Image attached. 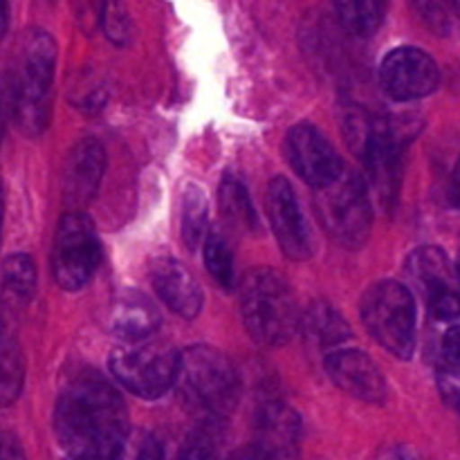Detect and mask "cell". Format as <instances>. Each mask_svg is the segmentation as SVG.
Wrapping results in <instances>:
<instances>
[{"label": "cell", "instance_id": "6da1fadb", "mask_svg": "<svg viewBox=\"0 0 460 460\" xmlns=\"http://www.w3.org/2000/svg\"><path fill=\"white\" fill-rule=\"evenodd\" d=\"M54 434L67 458L121 452L128 440L124 400L111 382L94 373H81L58 394Z\"/></svg>", "mask_w": 460, "mask_h": 460}, {"label": "cell", "instance_id": "7a4b0ae2", "mask_svg": "<svg viewBox=\"0 0 460 460\" xmlns=\"http://www.w3.org/2000/svg\"><path fill=\"white\" fill-rule=\"evenodd\" d=\"M422 130V119L413 112L400 115H368L367 135L358 155L367 169L368 198L377 202L382 211H391L398 202L402 187L404 151Z\"/></svg>", "mask_w": 460, "mask_h": 460}, {"label": "cell", "instance_id": "3957f363", "mask_svg": "<svg viewBox=\"0 0 460 460\" xmlns=\"http://www.w3.org/2000/svg\"><path fill=\"white\" fill-rule=\"evenodd\" d=\"M173 389L202 420L223 422L241 398V377L227 355L214 346L196 344L180 353Z\"/></svg>", "mask_w": 460, "mask_h": 460}, {"label": "cell", "instance_id": "277c9868", "mask_svg": "<svg viewBox=\"0 0 460 460\" xmlns=\"http://www.w3.org/2000/svg\"><path fill=\"white\" fill-rule=\"evenodd\" d=\"M57 43L52 34L34 30L22 45L21 66L12 85V119L25 137H40L49 126Z\"/></svg>", "mask_w": 460, "mask_h": 460}, {"label": "cell", "instance_id": "5b68a950", "mask_svg": "<svg viewBox=\"0 0 460 460\" xmlns=\"http://www.w3.org/2000/svg\"><path fill=\"white\" fill-rule=\"evenodd\" d=\"M243 323L252 340L268 349L286 346L299 331V305L286 279L272 270L247 274L241 292Z\"/></svg>", "mask_w": 460, "mask_h": 460}, {"label": "cell", "instance_id": "8992f818", "mask_svg": "<svg viewBox=\"0 0 460 460\" xmlns=\"http://www.w3.org/2000/svg\"><path fill=\"white\" fill-rule=\"evenodd\" d=\"M314 209L328 236L349 250H358L368 241L373 225V207L364 178L341 166L337 178L314 189Z\"/></svg>", "mask_w": 460, "mask_h": 460}, {"label": "cell", "instance_id": "52a82bcc", "mask_svg": "<svg viewBox=\"0 0 460 460\" xmlns=\"http://www.w3.org/2000/svg\"><path fill=\"white\" fill-rule=\"evenodd\" d=\"M362 322L373 340L398 359H411L418 340V310L411 290L398 281H380L362 296Z\"/></svg>", "mask_w": 460, "mask_h": 460}, {"label": "cell", "instance_id": "ba28073f", "mask_svg": "<svg viewBox=\"0 0 460 460\" xmlns=\"http://www.w3.org/2000/svg\"><path fill=\"white\" fill-rule=\"evenodd\" d=\"M180 353L157 340L119 344L111 353L108 367L115 380L137 398L155 400L169 394L178 376Z\"/></svg>", "mask_w": 460, "mask_h": 460}, {"label": "cell", "instance_id": "9c48e42d", "mask_svg": "<svg viewBox=\"0 0 460 460\" xmlns=\"http://www.w3.org/2000/svg\"><path fill=\"white\" fill-rule=\"evenodd\" d=\"M102 263V241L93 220L84 211H67L54 236L52 274L58 288L81 290Z\"/></svg>", "mask_w": 460, "mask_h": 460}, {"label": "cell", "instance_id": "30bf717a", "mask_svg": "<svg viewBox=\"0 0 460 460\" xmlns=\"http://www.w3.org/2000/svg\"><path fill=\"white\" fill-rule=\"evenodd\" d=\"M380 81L394 102H416L429 97L438 88L440 70L425 49L404 45L386 54L380 67Z\"/></svg>", "mask_w": 460, "mask_h": 460}, {"label": "cell", "instance_id": "8fae6325", "mask_svg": "<svg viewBox=\"0 0 460 460\" xmlns=\"http://www.w3.org/2000/svg\"><path fill=\"white\" fill-rule=\"evenodd\" d=\"M268 218L274 238L283 254L292 261H308L314 254V243L310 225L301 211L296 193L286 178H272L268 184Z\"/></svg>", "mask_w": 460, "mask_h": 460}, {"label": "cell", "instance_id": "7c38bea8", "mask_svg": "<svg viewBox=\"0 0 460 460\" xmlns=\"http://www.w3.org/2000/svg\"><path fill=\"white\" fill-rule=\"evenodd\" d=\"M256 460H299L301 418L281 400H270L256 411L254 443L250 447Z\"/></svg>", "mask_w": 460, "mask_h": 460}, {"label": "cell", "instance_id": "4fadbf2b", "mask_svg": "<svg viewBox=\"0 0 460 460\" xmlns=\"http://www.w3.org/2000/svg\"><path fill=\"white\" fill-rule=\"evenodd\" d=\"M331 380L353 398L368 404H385L389 395L385 376L364 350L335 349L323 359Z\"/></svg>", "mask_w": 460, "mask_h": 460}, {"label": "cell", "instance_id": "5bb4252c", "mask_svg": "<svg viewBox=\"0 0 460 460\" xmlns=\"http://www.w3.org/2000/svg\"><path fill=\"white\" fill-rule=\"evenodd\" d=\"M286 151L292 169L313 189L331 182L344 166L331 142L310 124H299L288 133Z\"/></svg>", "mask_w": 460, "mask_h": 460}, {"label": "cell", "instance_id": "9a60e30c", "mask_svg": "<svg viewBox=\"0 0 460 460\" xmlns=\"http://www.w3.org/2000/svg\"><path fill=\"white\" fill-rule=\"evenodd\" d=\"M106 173V151L94 137H84L70 148L63 171V196L70 211H84L94 200Z\"/></svg>", "mask_w": 460, "mask_h": 460}, {"label": "cell", "instance_id": "2e32d148", "mask_svg": "<svg viewBox=\"0 0 460 460\" xmlns=\"http://www.w3.org/2000/svg\"><path fill=\"white\" fill-rule=\"evenodd\" d=\"M151 281L157 296L184 319H196L200 314L205 296L196 279L187 272L180 261L157 259L151 268Z\"/></svg>", "mask_w": 460, "mask_h": 460}, {"label": "cell", "instance_id": "e0dca14e", "mask_svg": "<svg viewBox=\"0 0 460 460\" xmlns=\"http://www.w3.org/2000/svg\"><path fill=\"white\" fill-rule=\"evenodd\" d=\"M407 274L420 290L427 304L447 295H458V277L452 259L445 250L434 245L418 247L407 259Z\"/></svg>", "mask_w": 460, "mask_h": 460}, {"label": "cell", "instance_id": "ac0fdd59", "mask_svg": "<svg viewBox=\"0 0 460 460\" xmlns=\"http://www.w3.org/2000/svg\"><path fill=\"white\" fill-rule=\"evenodd\" d=\"M160 328V313L142 292H121L112 305L111 331L121 344L151 340Z\"/></svg>", "mask_w": 460, "mask_h": 460}, {"label": "cell", "instance_id": "d6986e66", "mask_svg": "<svg viewBox=\"0 0 460 460\" xmlns=\"http://www.w3.org/2000/svg\"><path fill=\"white\" fill-rule=\"evenodd\" d=\"M434 367L440 395L452 409L458 407L460 398V328L458 322L434 323Z\"/></svg>", "mask_w": 460, "mask_h": 460}, {"label": "cell", "instance_id": "ffe728a7", "mask_svg": "<svg viewBox=\"0 0 460 460\" xmlns=\"http://www.w3.org/2000/svg\"><path fill=\"white\" fill-rule=\"evenodd\" d=\"M299 328L310 341L326 350L341 349L353 335L344 314L328 301H313L299 317Z\"/></svg>", "mask_w": 460, "mask_h": 460}, {"label": "cell", "instance_id": "44dd1931", "mask_svg": "<svg viewBox=\"0 0 460 460\" xmlns=\"http://www.w3.org/2000/svg\"><path fill=\"white\" fill-rule=\"evenodd\" d=\"M218 207L223 220L236 232H256L259 229V216H256L252 198L245 184L234 175H225L218 189Z\"/></svg>", "mask_w": 460, "mask_h": 460}, {"label": "cell", "instance_id": "7402d4cb", "mask_svg": "<svg viewBox=\"0 0 460 460\" xmlns=\"http://www.w3.org/2000/svg\"><path fill=\"white\" fill-rule=\"evenodd\" d=\"M335 3L337 18L341 25L355 36H368L376 34L382 27L386 16V7L389 0H332Z\"/></svg>", "mask_w": 460, "mask_h": 460}, {"label": "cell", "instance_id": "603a6c76", "mask_svg": "<svg viewBox=\"0 0 460 460\" xmlns=\"http://www.w3.org/2000/svg\"><path fill=\"white\" fill-rule=\"evenodd\" d=\"M25 385V358L12 337L0 335V409L12 407Z\"/></svg>", "mask_w": 460, "mask_h": 460}, {"label": "cell", "instance_id": "cb8c5ba5", "mask_svg": "<svg viewBox=\"0 0 460 460\" xmlns=\"http://www.w3.org/2000/svg\"><path fill=\"white\" fill-rule=\"evenodd\" d=\"M3 292L12 301H30L36 290V268L34 261L27 254H13L3 263Z\"/></svg>", "mask_w": 460, "mask_h": 460}, {"label": "cell", "instance_id": "d4e9b609", "mask_svg": "<svg viewBox=\"0 0 460 460\" xmlns=\"http://www.w3.org/2000/svg\"><path fill=\"white\" fill-rule=\"evenodd\" d=\"M223 422L202 420L180 447L175 460H220Z\"/></svg>", "mask_w": 460, "mask_h": 460}, {"label": "cell", "instance_id": "484cf974", "mask_svg": "<svg viewBox=\"0 0 460 460\" xmlns=\"http://www.w3.org/2000/svg\"><path fill=\"white\" fill-rule=\"evenodd\" d=\"M207 198L202 189L189 187L182 198V241L189 250L200 245L207 232Z\"/></svg>", "mask_w": 460, "mask_h": 460}, {"label": "cell", "instance_id": "4316f807", "mask_svg": "<svg viewBox=\"0 0 460 460\" xmlns=\"http://www.w3.org/2000/svg\"><path fill=\"white\" fill-rule=\"evenodd\" d=\"M205 265L207 272L214 277L220 288L234 286V256L225 238L218 232H209L205 241Z\"/></svg>", "mask_w": 460, "mask_h": 460}, {"label": "cell", "instance_id": "83f0119b", "mask_svg": "<svg viewBox=\"0 0 460 460\" xmlns=\"http://www.w3.org/2000/svg\"><path fill=\"white\" fill-rule=\"evenodd\" d=\"M416 12L434 34L449 36L456 27L458 0H413Z\"/></svg>", "mask_w": 460, "mask_h": 460}, {"label": "cell", "instance_id": "f1b7e54d", "mask_svg": "<svg viewBox=\"0 0 460 460\" xmlns=\"http://www.w3.org/2000/svg\"><path fill=\"white\" fill-rule=\"evenodd\" d=\"M102 21L103 31L115 45H126L130 40V18L126 13L121 0H103L102 3Z\"/></svg>", "mask_w": 460, "mask_h": 460}, {"label": "cell", "instance_id": "f546056e", "mask_svg": "<svg viewBox=\"0 0 460 460\" xmlns=\"http://www.w3.org/2000/svg\"><path fill=\"white\" fill-rule=\"evenodd\" d=\"M121 460H164V449L157 438L144 436V438H139V443H135L133 452H128V440H126Z\"/></svg>", "mask_w": 460, "mask_h": 460}, {"label": "cell", "instance_id": "4dcf8cb0", "mask_svg": "<svg viewBox=\"0 0 460 460\" xmlns=\"http://www.w3.org/2000/svg\"><path fill=\"white\" fill-rule=\"evenodd\" d=\"M9 117H12V85L7 76L0 75V142H3Z\"/></svg>", "mask_w": 460, "mask_h": 460}, {"label": "cell", "instance_id": "1f68e13d", "mask_svg": "<svg viewBox=\"0 0 460 460\" xmlns=\"http://www.w3.org/2000/svg\"><path fill=\"white\" fill-rule=\"evenodd\" d=\"M0 460H27L21 443L4 431H0Z\"/></svg>", "mask_w": 460, "mask_h": 460}, {"label": "cell", "instance_id": "d6a6232c", "mask_svg": "<svg viewBox=\"0 0 460 460\" xmlns=\"http://www.w3.org/2000/svg\"><path fill=\"white\" fill-rule=\"evenodd\" d=\"M377 460H411V452L407 447H389Z\"/></svg>", "mask_w": 460, "mask_h": 460}, {"label": "cell", "instance_id": "836d02e7", "mask_svg": "<svg viewBox=\"0 0 460 460\" xmlns=\"http://www.w3.org/2000/svg\"><path fill=\"white\" fill-rule=\"evenodd\" d=\"M9 25V0H0V40L7 34Z\"/></svg>", "mask_w": 460, "mask_h": 460}, {"label": "cell", "instance_id": "e575fe53", "mask_svg": "<svg viewBox=\"0 0 460 460\" xmlns=\"http://www.w3.org/2000/svg\"><path fill=\"white\" fill-rule=\"evenodd\" d=\"M126 447V445H124ZM121 454H124V449L121 452H115V454H102V456H85V458H67V460H121Z\"/></svg>", "mask_w": 460, "mask_h": 460}, {"label": "cell", "instance_id": "d590c367", "mask_svg": "<svg viewBox=\"0 0 460 460\" xmlns=\"http://www.w3.org/2000/svg\"><path fill=\"white\" fill-rule=\"evenodd\" d=\"M3 214H4V193H3V184H0V232H3Z\"/></svg>", "mask_w": 460, "mask_h": 460}, {"label": "cell", "instance_id": "8d00e7d4", "mask_svg": "<svg viewBox=\"0 0 460 460\" xmlns=\"http://www.w3.org/2000/svg\"><path fill=\"white\" fill-rule=\"evenodd\" d=\"M234 460H256V458H254V456H252V452H250V449H247V452L238 454V456H236V458H234Z\"/></svg>", "mask_w": 460, "mask_h": 460}, {"label": "cell", "instance_id": "74e56055", "mask_svg": "<svg viewBox=\"0 0 460 460\" xmlns=\"http://www.w3.org/2000/svg\"><path fill=\"white\" fill-rule=\"evenodd\" d=\"M0 335H3V317H0Z\"/></svg>", "mask_w": 460, "mask_h": 460}]
</instances>
